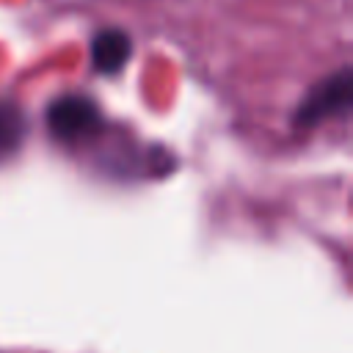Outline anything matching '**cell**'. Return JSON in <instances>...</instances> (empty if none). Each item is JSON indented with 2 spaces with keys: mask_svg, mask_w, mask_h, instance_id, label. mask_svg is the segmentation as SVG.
<instances>
[{
  "mask_svg": "<svg viewBox=\"0 0 353 353\" xmlns=\"http://www.w3.org/2000/svg\"><path fill=\"white\" fill-rule=\"evenodd\" d=\"M350 97H353V77L347 69L325 77L323 83H317L306 99L301 102L298 113H295V124L298 127H314L320 121H325L328 116H336L342 113L347 105H350Z\"/></svg>",
  "mask_w": 353,
  "mask_h": 353,
  "instance_id": "obj_2",
  "label": "cell"
},
{
  "mask_svg": "<svg viewBox=\"0 0 353 353\" xmlns=\"http://www.w3.org/2000/svg\"><path fill=\"white\" fill-rule=\"evenodd\" d=\"M132 41L119 28H105L91 39V63L102 74H116L130 61Z\"/></svg>",
  "mask_w": 353,
  "mask_h": 353,
  "instance_id": "obj_3",
  "label": "cell"
},
{
  "mask_svg": "<svg viewBox=\"0 0 353 353\" xmlns=\"http://www.w3.org/2000/svg\"><path fill=\"white\" fill-rule=\"evenodd\" d=\"M105 119L91 97L66 94L50 102L47 108V130L61 143H85L99 135Z\"/></svg>",
  "mask_w": 353,
  "mask_h": 353,
  "instance_id": "obj_1",
  "label": "cell"
},
{
  "mask_svg": "<svg viewBox=\"0 0 353 353\" xmlns=\"http://www.w3.org/2000/svg\"><path fill=\"white\" fill-rule=\"evenodd\" d=\"M25 135H28L25 110L11 99H0V163L19 152Z\"/></svg>",
  "mask_w": 353,
  "mask_h": 353,
  "instance_id": "obj_4",
  "label": "cell"
}]
</instances>
